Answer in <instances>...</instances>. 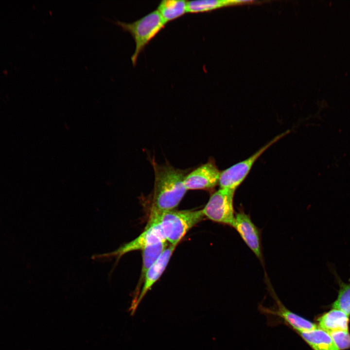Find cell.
I'll use <instances>...</instances> for the list:
<instances>
[{
    "label": "cell",
    "instance_id": "30bf717a",
    "mask_svg": "<svg viewBox=\"0 0 350 350\" xmlns=\"http://www.w3.org/2000/svg\"><path fill=\"white\" fill-rule=\"evenodd\" d=\"M349 317L343 312L332 308L318 318V328L329 333L338 331H349Z\"/></svg>",
    "mask_w": 350,
    "mask_h": 350
},
{
    "label": "cell",
    "instance_id": "8992f818",
    "mask_svg": "<svg viewBox=\"0 0 350 350\" xmlns=\"http://www.w3.org/2000/svg\"><path fill=\"white\" fill-rule=\"evenodd\" d=\"M221 171L213 159H209L186 175L184 183L187 191L213 189L219 184Z\"/></svg>",
    "mask_w": 350,
    "mask_h": 350
},
{
    "label": "cell",
    "instance_id": "2e32d148",
    "mask_svg": "<svg viewBox=\"0 0 350 350\" xmlns=\"http://www.w3.org/2000/svg\"><path fill=\"white\" fill-rule=\"evenodd\" d=\"M339 289L336 300L333 302L332 307L338 309L350 316V282L345 283L338 279Z\"/></svg>",
    "mask_w": 350,
    "mask_h": 350
},
{
    "label": "cell",
    "instance_id": "9a60e30c",
    "mask_svg": "<svg viewBox=\"0 0 350 350\" xmlns=\"http://www.w3.org/2000/svg\"><path fill=\"white\" fill-rule=\"evenodd\" d=\"M168 245L167 241L161 242L149 246L142 250L141 277L143 278L147 270L159 258Z\"/></svg>",
    "mask_w": 350,
    "mask_h": 350
},
{
    "label": "cell",
    "instance_id": "7c38bea8",
    "mask_svg": "<svg viewBox=\"0 0 350 350\" xmlns=\"http://www.w3.org/2000/svg\"><path fill=\"white\" fill-rule=\"evenodd\" d=\"M248 0H201L187 1V13L209 12L228 6L252 2Z\"/></svg>",
    "mask_w": 350,
    "mask_h": 350
},
{
    "label": "cell",
    "instance_id": "ac0fdd59",
    "mask_svg": "<svg viewBox=\"0 0 350 350\" xmlns=\"http://www.w3.org/2000/svg\"></svg>",
    "mask_w": 350,
    "mask_h": 350
},
{
    "label": "cell",
    "instance_id": "5bb4252c",
    "mask_svg": "<svg viewBox=\"0 0 350 350\" xmlns=\"http://www.w3.org/2000/svg\"><path fill=\"white\" fill-rule=\"evenodd\" d=\"M277 314L299 332L311 330L317 327L315 324L284 307H280Z\"/></svg>",
    "mask_w": 350,
    "mask_h": 350
},
{
    "label": "cell",
    "instance_id": "4fadbf2b",
    "mask_svg": "<svg viewBox=\"0 0 350 350\" xmlns=\"http://www.w3.org/2000/svg\"><path fill=\"white\" fill-rule=\"evenodd\" d=\"M157 10L167 24L187 13V1L163 0L159 3Z\"/></svg>",
    "mask_w": 350,
    "mask_h": 350
},
{
    "label": "cell",
    "instance_id": "ba28073f",
    "mask_svg": "<svg viewBox=\"0 0 350 350\" xmlns=\"http://www.w3.org/2000/svg\"><path fill=\"white\" fill-rule=\"evenodd\" d=\"M167 241L159 225L154 222H148L144 230L132 241L122 245L118 249L105 256H117L135 250H141L159 242Z\"/></svg>",
    "mask_w": 350,
    "mask_h": 350
},
{
    "label": "cell",
    "instance_id": "3957f363",
    "mask_svg": "<svg viewBox=\"0 0 350 350\" xmlns=\"http://www.w3.org/2000/svg\"><path fill=\"white\" fill-rule=\"evenodd\" d=\"M109 21L121 27L123 31L130 33L133 37L135 49L131 60L134 67L136 65L139 56L145 46L166 24L157 10L131 23Z\"/></svg>",
    "mask_w": 350,
    "mask_h": 350
},
{
    "label": "cell",
    "instance_id": "6da1fadb",
    "mask_svg": "<svg viewBox=\"0 0 350 350\" xmlns=\"http://www.w3.org/2000/svg\"><path fill=\"white\" fill-rule=\"evenodd\" d=\"M155 181L151 212L175 210L187 191L184 180L185 172L166 163L158 164L152 159Z\"/></svg>",
    "mask_w": 350,
    "mask_h": 350
},
{
    "label": "cell",
    "instance_id": "e0dca14e",
    "mask_svg": "<svg viewBox=\"0 0 350 350\" xmlns=\"http://www.w3.org/2000/svg\"><path fill=\"white\" fill-rule=\"evenodd\" d=\"M339 350L350 348V333L349 331H338L329 333Z\"/></svg>",
    "mask_w": 350,
    "mask_h": 350
},
{
    "label": "cell",
    "instance_id": "9c48e42d",
    "mask_svg": "<svg viewBox=\"0 0 350 350\" xmlns=\"http://www.w3.org/2000/svg\"><path fill=\"white\" fill-rule=\"evenodd\" d=\"M176 245L168 246L159 258L148 268L143 279L144 284L135 303L131 305L129 311L133 315L140 303L153 285L159 279L165 270Z\"/></svg>",
    "mask_w": 350,
    "mask_h": 350
},
{
    "label": "cell",
    "instance_id": "277c9868",
    "mask_svg": "<svg viewBox=\"0 0 350 350\" xmlns=\"http://www.w3.org/2000/svg\"><path fill=\"white\" fill-rule=\"evenodd\" d=\"M235 191L220 188L210 196L202 210L205 216L212 221L232 227L234 219V196Z\"/></svg>",
    "mask_w": 350,
    "mask_h": 350
},
{
    "label": "cell",
    "instance_id": "8fae6325",
    "mask_svg": "<svg viewBox=\"0 0 350 350\" xmlns=\"http://www.w3.org/2000/svg\"><path fill=\"white\" fill-rule=\"evenodd\" d=\"M299 333L314 350H339L330 334L318 327Z\"/></svg>",
    "mask_w": 350,
    "mask_h": 350
},
{
    "label": "cell",
    "instance_id": "7a4b0ae2",
    "mask_svg": "<svg viewBox=\"0 0 350 350\" xmlns=\"http://www.w3.org/2000/svg\"><path fill=\"white\" fill-rule=\"evenodd\" d=\"M204 217L202 210H174L160 212H151L148 221L158 223L167 242L177 245L187 232Z\"/></svg>",
    "mask_w": 350,
    "mask_h": 350
},
{
    "label": "cell",
    "instance_id": "52a82bcc",
    "mask_svg": "<svg viewBox=\"0 0 350 350\" xmlns=\"http://www.w3.org/2000/svg\"><path fill=\"white\" fill-rule=\"evenodd\" d=\"M232 227L256 256L262 261L261 231L252 222L250 215L240 210L235 213Z\"/></svg>",
    "mask_w": 350,
    "mask_h": 350
},
{
    "label": "cell",
    "instance_id": "5b68a950",
    "mask_svg": "<svg viewBox=\"0 0 350 350\" xmlns=\"http://www.w3.org/2000/svg\"><path fill=\"white\" fill-rule=\"evenodd\" d=\"M289 132L290 130H288L277 136L247 158L221 171L218 184L220 188L235 191L246 177L260 157L271 146Z\"/></svg>",
    "mask_w": 350,
    "mask_h": 350
}]
</instances>
